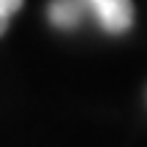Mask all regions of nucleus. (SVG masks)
I'll return each instance as SVG.
<instances>
[{
    "label": "nucleus",
    "instance_id": "nucleus-1",
    "mask_svg": "<svg viewBox=\"0 0 147 147\" xmlns=\"http://www.w3.org/2000/svg\"><path fill=\"white\" fill-rule=\"evenodd\" d=\"M98 14L109 33H123L134 22V3L131 0H82Z\"/></svg>",
    "mask_w": 147,
    "mask_h": 147
},
{
    "label": "nucleus",
    "instance_id": "nucleus-2",
    "mask_svg": "<svg viewBox=\"0 0 147 147\" xmlns=\"http://www.w3.org/2000/svg\"><path fill=\"white\" fill-rule=\"evenodd\" d=\"M82 16V5L79 0H55L49 5V19L57 27H74Z\"/></svg>",
    "mask_w": 147,
    "mask_h": 147
},
{
    "label": "nucleus",
    "instance_id": "nucleus-3",
    "mask_svg": "<svg viewBox=\"0 0 147 147\" xmlns=\"http://www.w3.org/2000/svg\"><path fill=\"white\" fill-rule=\"evenodd\" d=\"M22 8V0H0V36L8 27V19Z\"/></svg>",
    "mask_w": 147,
    "mask_h": 147
}]
</instances>
